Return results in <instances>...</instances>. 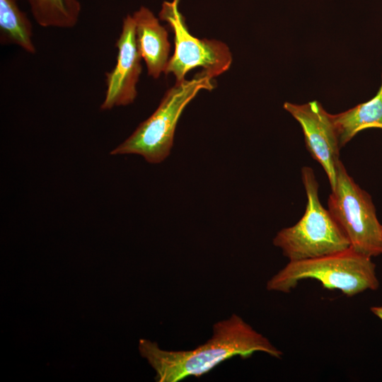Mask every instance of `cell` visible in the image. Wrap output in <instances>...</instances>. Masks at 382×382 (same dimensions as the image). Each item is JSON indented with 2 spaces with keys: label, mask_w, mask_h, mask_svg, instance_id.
Here are the masks:
<instances>
[{
  "label": "cell",
  "mask_w": 382,
  "mask_h": 382,
  "mask_svg": "<svg viewBox=\"0 0 382 382\" xmlns=\"http://www.w3.org/2000/svg\"><path fill=\"white\" fill-rule=\"evenodd\" d=\"M140 347L161 382H177L188 376L199 378L236 356L246 359L262 352L279 359L283 354L236 314L216 323L212 337L194 349L166 351L146 340L141 341Z\"/></svg>",
  "instance_id": "obj_1"
},
{
  "label": "cell",
  "mask_w": 382,
  "mask_h": 382,
  "mask_svg": "<svg viewBox=\"0 0 382 382\" xmlns=\"http://www.w3.org/2000/svg\"><path fill=\"white\" fill-rule=\"evenodd\" d=\"M318 280L323 288L340 290L347 296L366 290H376L379 282L371 257L351 247L335 253L289 261L267 283V289L289 293L303 279Z\"/></svg>",
  "instance_id": "obj_2"
},
{
  "label": "cell",
  "mask_w": 382,
  "mask_h": 382,
  "mask_svg": "<svg viewBox=\"0 0 382 382\" xmlns=\"http://www.w3.org/2000/svg\"><path fill=\"white\" fill-rule=\"evenodd\" d=\"M213 79L202 71L192 79L175 83L165 93L158 108L111 155L137 154L148 163H159L170 154L178 120L201 90L214 88Z\"/></svg>",
  "instance_id": "obj_3"
},
{
  "label": "cell",
  "mask_w": 382,
  "mask_h": 382,
  "mask_svg": "<svg viewBox=\"0 0 382 382\" xmlns=\"http://www.w3.org/2000/svg\"><path fill=\"white\" fill-rule=\"evenodd\" d=\"M301 178L307 197L303 216L294 225L280 230L273 239L289 261L318 257L350 248L343 231L320 203L319 185L310 167H303Z\"/></svg>",
  "instance_id": "obj_4"
},
{
  "label": "cell",
  "mask_w": 382,
  "mask_h": 382,
  "mask_svg": "<svg viewBox=\"0 0 382 382\" xmlns=\"http://www.w3.org/2000/svg\"><path fill=\"white\" fill-rule=\"evenodd\" d=\"M328 206L354 250L369 257L382 255V224L371 197L354 182L342 161Z\"/></svg>",
  "instance_id": "obj_5"
},
{
  "label": "cell",
  "mask_w": 382,
  "mask_h": 382,
  "mask_svg": "<svg viewBox=\"0 0 382 382\" xmlns=\"http://www.w3.org/2000/svg\"><path fill=\"white\" fill-rule=\"evenodd\" d=\"M179 2L164 1L158 14L174 33L175 50L164 73L173 74L176 83L184 81L187 72L197 67H202L212 79L222 74L232 63L229 47L217 40L193 36L179 11Z\"/></svg>",
  "instance_id": "obj_6"
},
{
  "label": "cell",
  "mask_w": 382,
  "mask_h": 382,
  "mask_svg": "<svg viewBox=\"0 0 382 382\" xmlns=\"http://www.w3.org/2000/svg\"><path fill=\"white\" fill-rule=\"evenodd\" d=\"M283 108L300 124L306 148L325 170L332 190L341 161V147L332 115L318 100L301 105L285 102Z\"/></svg>",
  "instance_id": "obj_7"
},
{
  "label": "cell",
  "mask_w": 382,
  "mask_h": 382,
  "mask_svg": "<svg viewBox=\"0 0 382 382\" xmlns=\"http://www.w3.org/2000/svg\"><path fill=\"white\" fill-rule=\"evenodd\" d=\"M115 46L117 61L114 68L106 73L105 95L100 105L103 110L128 105L137 95V84L142 70V59L137 49L132 16L127 14L123 19Z\"/></svg>",
  "instance_id": "obj_8"
},
{
  "label": "cell",
  "mask_w": 382,
  "mask_h": 382,
  "mask_svg": "<svg viewBox=\"0 0 382 382\" xmlns=\"http://www.w3.org/2000/svg\"><path fill=\"white\" fill-rule=\"evenodd\" d=\"M132 17L139 52L146 63L149 76L158 79L165 72L170 59L168 33L146 7L141 6Z\"/></svg>",
  "instance_id": "obj_9"
},
{
  "label": "cell",
  "mask_w": 382,
  "mask_h": 382,
  "mask_svg": "<svg viewBox=\"0 0 382 382\" xmlns=\"http://www.w3.org/2000/svg\"><path fill=\"white\" fill-rule=\"evenodd\" d=\"M332 118L341 148L364 129H382V81L376 95L371 100L332 115Z\"/></svg>",
  "instance_id": "obj_10"
},
{
  "label": "cell",
  "mask_w": 382,
  "mask_h": 382,
  "mask_svg": "<svg viewBox=\"0 0 382 382\" xmlns=\"http://www.w3.org/2000/svg\"><path fill=\"white\" fill-rule=\"evenodd\" d=\"M32 24L16 0H0V42L15 45L35 54Z\"/></svg>",
  "instance_id": "obj_11"
},
{
  "label": "cell",
  "mask_w": 382,
  "mask_h": 382,
  "mask_svg": "<svg viewBox=\"0 0 382 382\" xmlns=\"http://www.w3.org/2000/svg\"><path fill=\"white\" fill-rule=\"evenodd\" d=\"M35 21L43 28H72L80 13L79 0H27Z\"/></svg>",
  "instance_id": "obj_12"
},
{
  "label": "cell",
  "mask_w": 382,
  "mask_h": 382,
  "mask_svg": "<svg viewBox=\"0 0 382 382\" xmlns=\"http://www.w3.org/2000/svg\"><path fill=\"white\" fill-rule=\"evenodd\" d=\"M371 311L382 320V306H373L371 308Z\"/></svg>",
  "instance_id": "obj_13"
}]
</instances>
